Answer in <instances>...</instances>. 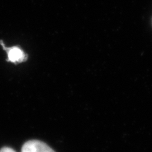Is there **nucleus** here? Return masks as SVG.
Returning a JSON list of instances; mask_svg holds the SVG:
<instances>
[{
  "mask_svg": "<svg viewBox=\"0 0 152 152\" xmlns=\"http://www.w3.org/2000/svg\"><path fill=\"white\" fill-rule=\"evenodd\" d=\"M3 48L6 51L7 54V61L14 64H18L22 63L27 59V55L21 49L18 47H5L4 45L1 42Z\"/></svg>",
  "mask_w": 152,
  "mask_h": 152,
  "instance_id": "nucleus-1",
  "label": "nucleus"
},
{
  "mask_svg": "<svg viewBox=\"0 0 152 152\" xmlns=\"http://www.w3.org/2000/svg\"><path fill=\"white\" fill-rule=\"evenodd\" d=\"M21 152H55L47 144L39 140H30L22 147Z\"/></svg>",
  "mask_w": 152,
  "mask_h": 152,
  "instance_id": "nucleus-2",
  "label": "nucleus"
},
{
  "mask_svg": "<svg viewBox=\"0 0 152 152\" xmlns=\"http://www.w3.org/2000/svg\"><path fill=\"white\" fill-rule=\"evenodd\" d=\"M0 152H16L11 148L9 147H3L0 149Z\"/></svg>",
  "mask_w": 152,
  "mask_h": 152,
  "instance_id": "nucleus-3",
  "label": "nucleus"
}]
</instances>
